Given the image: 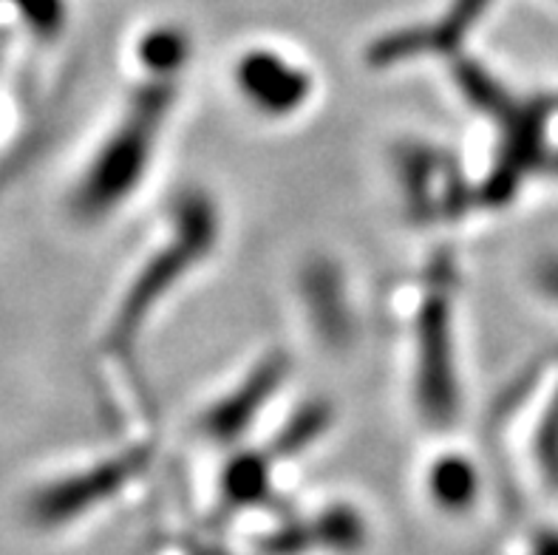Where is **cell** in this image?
Here are the masks:
<instances>
[{
	"mask_svg": "<svg viewBox=\"0 0 558 555\" xmlns=\"http://www.w3.org/2000/svg\"><path fill=\"white\" fill-rule=\"evenodd\" d=\"M159 102H162L159 94L145 99V111H142L140 122L125 128V131L113 140L111 148L106 150V156L99 159L97 170H94V177H92V188H88V202H92L94 207L113 202V198L120 196L122 190H125V184L136 179V173L142 170V159H145L148 125L150 120H156Z\"/></svg>",
	"mask_w": 558,
	"mask_h": 555,
	"instance_id": "cell-1",
	"label": "cell"
},
{
	"mask_svg": "<svg viewBox=\"0 0 558 555\" xmlns=\"http://www.w3.org/2000/svg\"><path fill=\"white\" fill-rule=\"evenodd\" d=\"M241 83L247 85L253 99L267 108H292L304 94V80L295 77V71H287L276 60H250L247 69H241Z\"/></svg>",
	"mask_w": 558,
	"mask_h": 555,
	"instance_id": "cell-2",
	"label": "cell"
},
{
	"mask_svg": "<svg viewBox=\"0 0 558 555\" xmlns=\"http://www.w3.org/2000/svg\"><path fill=\"white\" fill-rule=\"evenodd\" d=\"M17 3H21L23 14H26L28 21L40 26L37 32H51V26L57 23L54 0H17Z\"/></svg>",
	"mask_w": 558,
	"mask_h": 555,
	"instance_id": "cell-3",
	"label": "cell"
}]
</instances>
